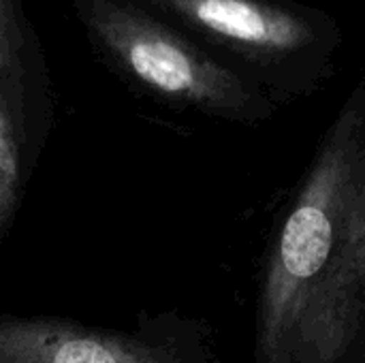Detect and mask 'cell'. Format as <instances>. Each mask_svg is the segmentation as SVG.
I'll return each instance as SVG.
<instances>
[{"instance_id": "obj_1", "label": "cell", "mask_w": 365, "mask_h": 363, "mask_svg": "<svg viewBox=\"0 0 365 363\" xmlns=\"http://www.w3.org/2000/svg\"><path fill=\"white\" fill-rule=\"evenodd\" d=\"M257 310V363L364 359L365 81L331 120L276 225Z\"/></svg>"}, {"instance_id": "obj_2", "label": "cell", "mask_w": 365, "mask_h": 363, "mask_svg": "<svg viewBox=\"0 0 365 363\" xmlns=\"http://www.w3.org/2000/svg\"><path fill=\"white\" fill-rule=\"evenodd\" d=\"M233 56L276 105L310 96L336 73V19L293 0H145Z\"/></svg>"}, {"instance_id": "obj_3", "label": "cell", "mask_w": 365, "mask_h": 363, "mask_svg": "<svg viewBox=\"0 0 365 363\" xmlns=\"http://www.w3.org/2000/svg\"><path fill=\"white\" fill-rule=\"evenodd\" d=\"M83 17L92 36L122 71L167 98L246 124L265 122L278 109L233 66L128 4L92 0Z\"/></svg>"}, {"instance_id": "obj_4", "label": "cell", "mask_w": 365, "mask_h": 363, "mask_svg": "<svg viewBox=\"0 0 365 363\" xmlns=\"http://www.w3.org/2000/svg\"><path fill=\"white\" fill-rule=\"evenodd\" d=\"M0 363H178L122 336L43 319H0Z\"/></svg>"}, {"instance_id": "obj_5", "label": "cell", "mask_w": 365, "mask_h": 363, "mask_svg": "<svg viewBox=\"0 0 365 363\" xmlns=\"http://www.w3.org/2000/svg\"><path fill=\"white\" fill-rule=\"evenodd\" d=\"M19 188V148L13 118L4 94L0 92V227L15 208Z\"/></svg>"}, {"instance_id": "obj_6", "label": "cell", "mask_w": 365, "mask_h": 363, "mask_svg": "<svg viewBox=\"0 0 365 363\" xmlns=\"http://www.w3.org/2000/svg\"><path fill=\"white\" fill-rule=\"evenodd\" d=\"M21 32L15 19L13 2L0 0V73H9L19 62Z\"/></svg>"}, {"instance_id": "obj_7", "label": "cell", "mask_w": 365, "mask_h": 363, "mask_svg": "<svg viewBox=\"0 0 365 363\" xmlns=\"http://www.w3.org/2000/svg\"><path fill=\"white\" fill-rule=\"evenodd\" d=\"M361 363H365V353H364V359H361Z\"/></svg>"}]
</instances>
